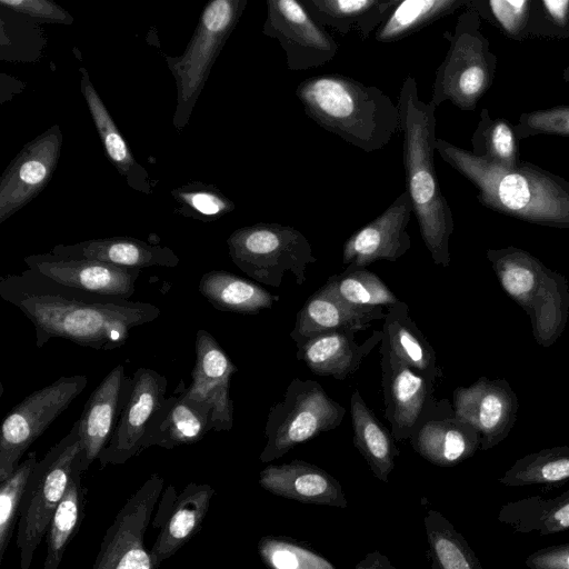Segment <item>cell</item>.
<instances>
[{
    "label": "cell",
    "instance_id": "cell-40",
    "mask_svg": "<svg viewBox=\"0 0 569 569\" xmlns=\"http://www.w3.org/2000/svg\"><path fill=\"white\" fill-rule=\"evenodd\" d=\"M531 7L532 0H468L465 8L475 10L505 37L523 41L528 39Z\"/></svg>",
    "mask_w": 569,
    "mask_h": 569
},
{
    "label": "cell",
    "instance_id": "cell-17",
    "mask_svg": "<svg viewBox=\"0 0 569 569\" xmlns=\"http://www.w3.org/2000/svg\"><path fill=\"white\" fill-rule=\"evenodd\" d=\"M385 418L396 441L410 439L435 406V383L419 375L380 342Z\"/></svg>",
    "mask_w": 569,
    "mask_h": 569
},
{
    "label": "cell",
    "instance_id": "cell-50",
    "mask_svg": "<svg viewBox=\"0 0 569 569\" xmlns=\"http://www.w3.org/2000/svg\"><path fill=\"white\" fill-rule=\"evenodd\" d=\"M566 565L568 566L569 568V555L566 557Z\"/></svg>",
    "mask_w": 569,
    "mask_h": 569
},
{
    "label": "cell",
    "instance_id": "cell-23",
    "mask_svg": "<svg viewBox=\"0 0 569 569\" xmlns=\"http://www.w3.org/2000/svg\"><path fill=\"white\" fill-rule=\"evenodd\" d=\"M383 307L361 308L347 303L327 282L312 293L296 316L290 338L296 346L325 332L369 328L375 320L385 319Z\"/></svg>",
    "mask_w": 569,
    "mask_h": 569
},
{
    "label": "cell",
    "instance_id": "cell-36",
    "mask_svg": "<svg viewBox=\"0 0 569 569\" xmlns=\"http://www.w3.org/2000/svg\"><path fill=\"white\" fill-rule=\"evenodd\" d=\"M519 140L515 127L505 118H492L487 108L471 137V153L502 168L520 164Z\"/></svg>",
    "mask_w": 569,
    "mask_h": 569
},
{
    "label": "cell",
    "instance_id": "cell-12",
    "mask_svg": "<svg viewBox=\"0 0 569 569\" xmlns=\"http://www.w3.org/2000/svg\"><path fill=\"white\" fill-rule=\"evenodd\" d=\"M162 489L163 478L153 473L124 502L103 536L92 569H154L144 535Z\"/></svg>",
    "mask_w": 569,
    "mask_h": 569
},
{
    "label": "cell",
    "instance_id": "cell-19",
    "mask_svg": "<svg viewBox=\"0 0 569 569\" xmlns=\"http://www.w3.org/2000/svg\"><path fill=\"white\" fill-rule=\"evenodd\" d=\"M413 213L407 190L376 219L351 234L342 248V263L368 267L378 260L395 262L411 248L408 224Z\"/></svg>",
    "mask_w": 569,
    "mask_h": 569
},
{
    "label": "cell",
    "instance_id": "cell-13",
    "mask_svg": "<svg viewBox=\"0 0 569 569\" xmlns=\"http://www.w3.org/2000/svg\"><path fill=\"white\" fill-rule=\"evenodd\" d=\"M262 33L279 41L290 71H305L329 63L339 46L310 16L301 1L267 0Z\"/></svg>",
    "mask_w": 569,
    "mask_h": 569
},
{
    "label": "cell",
    "instance_id": "cell-48",
    "mask_svg": "<svg viewBox=\"0 0 569 569\" xmlns=\"http://www.w3.org/2000/svg\"><path fill=\"white\" fill-rule=\"evenodd\" d=\"M555 518L561 527H569V503L560 508L555 513Z\"/></svg>",
    "mask_w": 569,
    "mask_h": 569
},
{
    "label": "cell",
    "instance_id": "cell-30",
    "mask_svg": "<svg viewBox=\"0 0 569 569\" xmlns=\"http://www.w3.org/2000/svg\"><path fill=\"white\" fill-rule=\"evenodd\" d=\"M381 331V343L419 375L433 383L442 377L435 350L411 319L406 302L387 308Z\"/></svg>",
    "mask_w": 569,
    "mask_h": 569
},
{
    "label": "cell",
    "instance_id": "cell-33",
    "mask_svg": "<svg viewBox=\"0 0 569 569\" xmlns=\"http://www.w3.org/2000/svg\"><path fill=\"white\" fill-rule=\"evenodd\" d=\"M350 413L356 448L373 475L387 482L399 455L391 431L378 420L357 389L351 395Z\"/></svg>",
    "mask_w": 569,
    "mask_h": 569
},
{
    "label": "cell",
    "instance_id": "cell-32",
    "mask_svg": "<svg viewBox=\"0 0 569 569\" xmlns=\"http://www.w3.org/2000/svg\"><path fill=\"white\" fill-rule=\"evenodd\" d=\"M198 289L214 309L226 312L257 315L279 300L256 282L226 270L203 273Z\"/></svg>",
    "mask_w": 569,
    "mask_h": 569
},
{
    "label": "cell",
    "instance_id": "cell-35",
    "mask_svg": "<svg viewBox=\"0 0 569 569\" xmlns=\"http://www.w3.org/2000/svg\"><path fill=\"white\" fill-rule=\"evenodd\" d=\"M468 0H403L399 1L375 32V40L392 43L430 26L439 19L465 8Z\"/></svg>",
    "mask_w": 569,
    "mask_h": 569
},
{
    "label": "cell",
    "instance_id": "cell-16",
    "mask_svg": "<svg viewBox=\"0 0 569 569\" xmlns=\"http://www.w3.org/2000/svg\"><path fill=\"white\" fill-rule=\"evenodd\" d=\"M455 416L470 425L487 450L507 438L517 421L519 401L506 379L480 377L453 391Z\"/></svg>",
    "mask_w": 569,
    "mask_h": 569
},
{
    "label": "cell",
    "instance_id": "cell-3",
    "mask_svg": "<svg viewBox=\"0 0 569 569\" xmlns=\"http://www.w3.org/2000/svg\"><path fill=\"white\" fill-rule=\"evenodd\" d=\"M397 104L402 133L406 190L432 261L446 268L451 261L449 240L455 223L435 167L437 108L419 98L412 76L403 79Z\"/></svg>",
    "mask_w": 569,
    "mask_h": 569
},
{
    "label": "cell",
    "instance_id": "cell-47",
    "mask_svg": "<svg viewBox=\"0 0 569 569\" xmlns=\"http://www.w3.org/2000/svg\"><path fill=\"white\" fill-rule=\"evenodd\" d=\"M356 569H397L389 559L378 551H373L365 557L357 566Z\"/></svg>",
    "mask_w": 569,
    "mask_h": 569
},
{
    "label": "cell",
    "instance_id": "cell-7",
    "mask_svg": "<svg viewBox=\"0 0 569 569\" xmlns=\"http://www.w3.org/2000/svg\"><path fill=\"white\" fill-rule=\"evenodd\" d=\"M83 445L77 420L70 431L36 463L20 506L17 549L20 569H30L33 556L47 535L51 517L62 499ZM82 461V460H81Z\"/></svg>",
    "mask_w": 569,
    "mask_h": 569
},
{
    "label": "cell",
    "instance_id": "cell-38",
    "mask_svg": "<svg viewBox=\"0 0 569 569\" xmlns=\"http://www.w3.org/2000/svg\"><path fill=\"white\" fill-rule=\"evenodd\" d=\"M425 525L431 553L440 569H481L465 540L440 513L429 511Z\"/></svg>",
    "mask_w": 569,
    "mask_h": 569
},
{
    "label": "cell",
    "instance_id": "cell-10",
    "mask_svg": "<svg viewBox=\"0 0 569 569\" xmlns=\"http://www.w3.org/2000/svg\"><path fill=\"white\" fill-rule=\"evenodd\" d=\"M345 415V407L331 399L319 382L292 379L282 400L269 410L264 428L267 443L260 460H276L297 445L336 429Z\"/></svg>",
    "mask_w": 569,
    "mask_h": 569
},
{
    "label": "cell",
    "instance_id": "cell-2",
    "mask_svg": "<svg viewBox=\"0 0 569 569\" xmlns=\"http://www.w3.org/2000/svg\"><path fill=\"white\" fill-rule=\"evenodd\" d=\"M436 151L477 189L479 203L515 219L569 229V181L535 163L507 169L441 138Z\"/></svg>",
    "mask_w": 569,
    "mask_h": 569
},
{
    "label": "cell",
    "instance_id": "cell-34",
    "mask_svg": "<svg viewBox=\"0 0 569 569\" xmlns=\"http://www.w3.org/2000/svg\"><path fill=\"white\" fill-rule=\"evenodd\" d=\"M81 460L77 462L66 492L49 522L43 569H58L69 542L81 523L84 509Z\"/></svg>",
    "mask_w": 569,
    "mask_h": 569
},
{
    "label": "cell",
    "instance_id": "cell-6",
    "mask_svg": "<svg viewBox=\"0 0 569 569\" xmlns=\"http://www.w3.org/2000/svg\"><path fill=\"white\" fill-rule=\"evenodd\" d=\"M480 17L471 9L458 17L453 31H443L448 51L436 70L430 103L449 101L462 111H473L491 88L498 59L480 29Z\"/></svg>",
    "mask_w": 569,
    "mask_h": 569
},
{
    "label": "cell",
    "instance_id": "cell-37",
    "mask_svg": "<svg viewBox=\"0 0 569 569\" xmlns=\"http://www.w3.org/2000/svg\"><path fill=\"white\" fill-rule=\"evenodd\" d=\"M336 293L347 303L361 307H390L398 297L389 287L367 267L347 266L339 274L328 278Z\"/></svg>",
    "mask_w": 569,
    "mask_h": 569
},
{
    "label": "cell",
    "instance_id": "cell-18",
    "mask_svg": "<svg viewBox=\"0 0 569 569\" xmlns=\"http://www.w3.org/2000/svg\"><path fill=\"white\" fill-rule=\"evenodd\" d=\"M27 268L53 281L102 297L126 299L136 291L140 269L111 263L56 256L51 252L24 258Z\"/></svg>",
    "mask_w": 569,
    "mask_h": 569
},
{
    "label": "cell",
    "instance_id": "cell-15",
    "mask_svg": "<svg viewBox=\"0 0 569 569\" xmlns=\"http://www.w3.org/2000/svg\"><path fill=\"white\" fill-rule=\"evenodd\" d=\"M62 131L53 124L23 146L0 180V223L32 201L49 183L62 149Z\"/></svg>",
    "mask_w": 569,
    "mask_h": 569
},
{
    "label": "cell",
    "instance_id": "cell-31",
    "mask_svg": "<svg viewBox=\"0 0 569 569\" xmlns=\"http://www.w3.org/2000/svg\"><path fill=\"white\" fill-rule=\"evenodd\" d=\"M318 24L341 36L356 30L362 40L382 24L398 0H301Z\"/></svg>",
    "mask_w": 569,
    "mask_h": 569
},
{
    "label": "cell",
    "instance_id": "cell-24",
    "mask_svg": "<svg viewBox=\"0 0 569 569\" xmlns=\"http://www.w3.org/2000/svg\"><path fill=\"white\" fill-rule=\"evenodd\" d=\"M260 486L267 491L305 503L345 508L341 485L327 471L302 460L270 465L260 472Z\"/></svg>",
    "mask_w": 569,
    "mask_h": 569
},
{
    "label": "cell",
    "instance_id": "cell-28",
    "mask_svg": "<svg viewBox=\"0 0 569 569\" xmlns=\"http://www.w3.org/2000/svg\"><path fill=\"white\" fill-rule=\"evenodd\" d=\"M51 253L67 258L90 259L124 268H174L180 259L168 247L151 244L132 237L90 239L73 244H57Z\"/></svg>",
    "mask_w": 569,
    "mask_h": 569
},
{
    "label": "cell",
    "instance_id": "cell-41",
    "mask_svg": "<svg viewBox=\"0 0 569 569\" xmlns=\"http://www.w3.org/2000/svg\"><path fill=\"white\" fill-rule=\"evenodd\" d=\"M37 462L36 453L30 452L16 470L0 482V563L12 538L23 493Z\"/></svg>",
    "mask_w": 569,
    "mask_h": 569
},
{
    "label": "cell",
    "instance_id": "cell-45",
    "mask_svg": "<svg viewBox=\"0 0 569 569\" xmlns=\"http://www.w3.org/2000/svg\"><path fill=\"white\" fill-rule=\"evenodd\" d=\"M519 141L538 134L569 138V106H555L521 113L513 124Z\"/></svg>",
    "mask_w": 569,
    "mask_h": 569
},
{
    "label": "cell",
    "instance_id": "cell-5",
    "mask_svg": "<svg viewBox=\"0 0 569 569\" xmlns=\"http://www.w3.org/2000/svg\"><path fill=\"white\" fill-rule=\"evenodd\" d=\"M502 290L527 313L537 345L551 347L569 318L568 279L515 246L486 251Z\"/></svg>",
    "mask_w": 569,
    "mask_h": 569
},
{
    "label": "cell",
    "instance_id": "cell-44",
    "mask_svg": "<svg viewBox=\"0 0 569 569\" xmlns=\"http://www.w3.org/2000/svg\"><path fill=\"white\" fill-rule=\"evenodd\" d=\"M528 39H569V0H532Z\"/></svg>",
    "mask_w": 569,
    "mask_h": 569
},
{
    "label": "cell",
    "instance_id": "cell-29",
    "mask_svg": "<svg viewBox=\"0 0 569 569\" xmlns=\"http://www.w3.org/2000/svg\"><path fill=\"white\" fill-rule=\"evenodd\" d=\"M79 71L80 91L87 102L106 156L131 189L151 194L153 184L148 171L133 157L126 139L94 89L87 69L81 67Z\"/></svg>",
    "mask_w": 569,
    "mask_h": 569
},
{
    "label": "cell",
    "instance_id": "cell-1",
    "mask_svg": "<svg viewBox=\"0 0 569 569\" xmlns=\"http://www.w3.org/2000/svg\"><path fill=\"white\" fill-rule=\"evenodd\" d=\"M0 296L32 322L38 348L62 338L110 351L126 343L131 329L161 313L156 305L67 287L30 269L1 277Z\"/></svg>",
    "mask_w": 569,
    "mask_h": 569
},
{
    "label": "cell",
    "instance_id": "cell-21",
    "mask_svg": "<svg viewBox=\"0 0 569 569\" xmlns=\"http://www.w3.org/2000/svg\"><path fill=\"white\" fill-rule=\"evenodd\" d=\"M237 371L236 365L207 330L196 333V363L191 382L184 392L207 402L212 410V430L230 431L233 426V402L230 396V381Z\"/></svg>",
    "mask_w": 569,
    "mask_h": 569
},
{
    "label": "cell",
    "instance_id": "cell-4",
    "mask_svg": "<svg viewBox=\"0 0 569 569\" xmlns=\"http://www.w3.org/2000/svg\"><path fill=\"white\" fill-rule=\"evenodd\" d=\"M305 113L322 129L365 152L400 133L398 104L375 86L340 73L309 77L296 88Z\"/></svg>",
    "mask_w": 569,
    "mask_h": 569
},
{
    "label": "cell",
    "instance_id": "cell-42",
    "mask_svg": "<svg viewBox=\"0 0 569 569\" xmlns=\"http://www.w3.org/2000/svg\"><path fill=\"white\" fill-rule=\"evenodd\" d=\"M569 477V446L540 450L519 459L506 475L512 482H553Z\"/></svg>",
    "mask_w": 569,
    "mask_h": 569
},
{
    "label": "cell",
    "instance_id": "cell-27",
    "mask_svg": "<svg viewBox=\"0 0 569 569\" xmlns=\"http://www.w3.org/2000/svg\"><path fill=\"white\" fill-rule=\"evenodd\" d=\"M409 440L416 452L438 466L455 465L480 446L479 433L453 411L435 415L430 410Z\"/></svg>",
    "mask_w": 569,
    "mask_h": 569
},
{
    "label": "cell",
    "instance_id": "cell-8",
    "mask_svg": "<svg viewBox=\"0 0 569 569\" xmlns=\"http://www.w3.org/2000/svg\"><path fill=\"white\" fill-rule=\"evenodd\" d=\"M248 0H212L203 7L194 32L181 56L163 53L174 77L177 104L173 127L181 132L208 80L217 57L239 22Z\"/></svg>",
    "mask_w": 569,
    "mask_h": 569
},
{
    "label": "cell",
    "instance_id": "cell-49",
    "mask_svg": "<svg viewBox=\"0 0 569 569\" xmlns=\"http://www.w3.org/2000/svg\"><path fill=\"white\" fill-rule=\"evenodd\" d=\"M562 80L569 83V66L562 71Z\"/></svg>",
    "mask_w": 569,
    "mask_h": 569
},
{
    "label": "cell",
    "instance_id": "cell-11",
    "mask_svg": "<svg viewBox=\"0 0 569 569\" xmlns=\"http://www.w3.org/2000/svg\"><path fill=\"white\" fill-rule=\"evenodd\" d=\"M87 376L60 377L28 395L6 416L0 431V482L20 465L29 447L84 390Z\"/></svg>",
    "mask_w": 569,
    "mask_h": 569
},
{
    "label": "cell",
    "instance_id": "cell-20",
    "mask_svg": "<svg viewBox=\"0 0 569 569\" xmlns=\"http://www.w3.org/2000/svg\"><path fill=\"white\" fill-rule=\"evenodd\" d=\"M213 495L214 489L208 483L190 482L179 495L172 485L166 489L152 521L154 528H161L150 551L154 569L199 530Z\"/></svg>",
    "mask_w": 569,
    "mask_h": 569
},
{
    "label": "cell",
    "instance_id": "cell-26",
    "mask_svg": "<svg viewBox=\"0 0 569 569\" xmlns=\"http://www.w3.org/2000/svg\"><path fill=\"white\" fill-rule=\"evenodd\" d=\"M167 397L142 446V451L152 446L173 449L199 442L212 431L211 407L189 397L183 389Z\"/></svg>",
    "mask_w": 569,
    "mask_h": 569
},
{
    "label": "cell",
    "instance_id": "cell-14",
    "mask_svg": "<svg viewBox=\"0 0 569 569\" xmlns=\"http://www.w3.org/2000/svg\"><path fill=\"white\" fill-rule=\"evenodd\" d=\"M168 380L150 368H138L112 437L101 451V468L123 465L142 452V446L166 400Z\"/></svg>",
    "mask_w": 569,
    "mask_h": 569
},
{
    "label": "cell",
    "instance_id": "cell-43",
    "mask_svg": "<svg viewBox=\"0 0 569 569\" xmlns=\"http://www.w3.org/2000/svg\"><path fill=\"white\" fill-rule=\"evenodd\" d=\"M258 551L270 569H336L326 558L290 539L263 537Z\"/></svg>",
    "mask_w": 569,
    "mask_h": 569
},
{
    "label": "cell",
    "instance_id": "cell-46",
    "mask_svg": "<svg viewBox=\"0 0 569 569\" xmlns=\"http://www.w3.org/2000/svg\"><path fill=\"white\" fill-rule=\"evenodd\" d=\"M0 4L41 21L71 24L73 17L62 7L49 0H0Z\"/></svg>",
    "mask_w": 569,
    "mask_h": 569
},
{
    "label": "cell",
    "instance_id": "cell-22",
    "mask_svg": "<svg viewBox=\"0 0 569 569\" xmlns=\"http://www.w3.org/2000/svg\"><path fill=\"white\" fill-rule=\"evenodd\" d=\"M132 377L123 365L113 367L93 389L84 403L79 421L83 445L81 469L87 471L109 443L128 399Z\"/></svg>",
    "mask_w": 569,
    "mask_h": 569
},
{
    "label": "cell",
    "instance_id": "cell-9",
    "mask_svg": "<svg viewBox=\"0 0 569 569\" xmlns=\"http://www.w3.org/2000/svg\"><path fill=\"white\" fill-rule=\"evenodd\" d=\"M230 259L251 279L279 288L284 273L296 283L307 280V269L317 258L307 237L291 226L258 222L236 229L227 239Z\"/></svg>",
    "mask_w": 569,
    "mask_h": 569
},
{
    "label": "cell",
    "instance_id": "cell-39",
    "mask_svg": "<svg viewBox=\"0 0 569 569\" xmlns=\"http://www.w3.org/2000/svg\"><path fill=\"white\" fill-rule=\"evenodd\" d=\"M178 212L203 222H211L234 210V202L213 184L191 182L171 191Z\"/></svg>",
    "mask_w": 569,
    "mask_h": 569
},
{
    "label": "cell",
    "instance_id": "cell-25",
    "mask_svg": "<svg viewBox=\"0 0 569 569\" xmlns=\"http://www.w3.org/2000/svg\"><path fill=\"white\" fill-rule=\"evenodd\" d=\"M381 340L382 331H375L362 343L356 341L355 331L325 332L298 345L297 358L315 375L345 380L360 368Z\"/></svg>",
    "mask_w": 569,
    "mask_h": 569
}]
</instances>
